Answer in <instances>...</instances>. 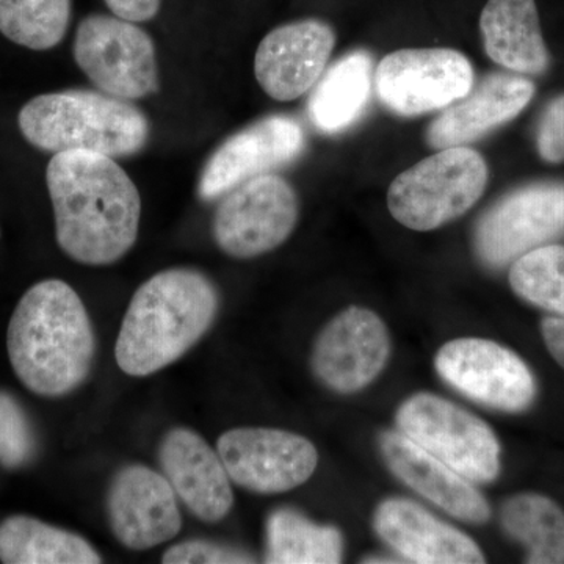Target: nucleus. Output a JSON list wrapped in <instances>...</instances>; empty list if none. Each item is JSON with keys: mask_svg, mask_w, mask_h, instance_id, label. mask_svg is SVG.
<instances>
[{"mask_svg": "<svg viewBox=\"0 0 564 564\" xmlns=\"http://www.w3.org/2000/svg\"><path fill=\"white\" fill-rule=\"evenodd\" d=\"M162 473L181 502L204 522H220L232 510L231 478L220 455L198 433L174 429L159 451Z\"/></svg>", "mask_w": 564, "mask_h": 564, "instance_id": "18", "label": "nucleus"}, {"mask_svg": "<svg viewBox=\"0 0 564 564\" xmlns=\"http://www.w3.org/2000/svg\"><path fill=\"white\" fill-rule=\"evenodd\" d=\"M334 46L336 32L328 22L306 18L282 24L259 44L256 79L274 101H295L321 80Z\"/></svg>", "mask_w": 564, "mask_h": 564, "instance_id": "16", "label": "nucleus"}, {"mask_svg": "<svg viewBox=\"0 0 564 564\" xmlns=\"http://www.w3.org/2000/svg\"><path fill=\"white\" fill-rule=\"evenodd\" d=\"M381 451L386 463L403 484L443 508L445 513L475 524L488 521L491 510L473 481L423 451L403 433H384Z\"/></svg>", "mask_w": 564, "mask_h": 564, "instance_id": "20", "label": "nucleus"}, {"mask_svg": "<svg viewBox=\"0 0 564 564\" xmlns=\"http://www.w3.org/2000/svg\"><path fill=\"white\" fill-rule=\"evenodd\" d=\"M534 96V84L521 74L492 73L430 124L432 150L466 147L514 120Z\"/></svg>", "mask_w": 564, "mask_h": 564, "instance_id": "17", "label": "nucleus"}, {"mask_svg": "<svg viewBox=\"0 0 564 564\" xmlns=\"http://www.w3.org/2000/svg\"><path fill=\"white\" fill-rule=\"evenodd\" d=\"M488 180V163L480 152L447 148L393 180L388 191L389 212L413 231H433L473 209Z\"/></svg>", "mask_w": 564, "mask_h": 564, "instance_id": "5", "label": "nucleus"}, {"mask_svg": "<svg viewBox=\"0 0 564 564\" xmlns=\"http://www.w3.org/2000/svg\"><path fill=\"white\" fill-rule=\"evenodd\" d=\"M564 236V182H536L508 193L475 228L478 259L502 269L525 252Z\"/></svg>", "mask_w": 564, "mask_h": 564, "instance_id": "10", "label": "nucleus"}, {"mask_svg": "<svg viewBox=\"0 0 564 564\" xmlns=\"http://www.w3.org/2000/svg\"><path fill=\"white\" fill-rule=\"evenodd\" d=\"M486 54L521 76H540L551 63L534 0H488L480 17Z\"/></svg>", "mask_w": 564, "mask_h": 564, "instance_id": "21", "label": "nucleus"}, {"mask_svg": "<svg viewBox=\"0 0 564 564\" xmlns=\"http://www.w3.org/2000/svg\"><path fill=\"white\" fill-rule=\"evenodd\" d=\"M0 562L6 564H98L101 555L79 534L11 516L0 524Z\"/></svg>", "mask_w": 564, "mask_h": 564, "instance_id": "23", "label": "nucleus"}, {"mask_svg": "<svg viewBox=\"0 0 564 564\" xmlns=\"http://www.w3.org/2000/svg\"><path fill=\"white\" fill-rule=\"evenodd\" d=\"M306 137L302 124L273 115L223 141L204 165L198 195L214 202L237 185L289 165L303 154Z\"/></svg>", "mask_w": 564, "mask_h": 564, "instance_id": "13", "label": "nucleus"}, {"mask_svg": "<svg viewBox=\"0 0 564 564\" xmlns=\"http://www.w3.org/2000/svg\"><path fill=\"white\" fill-rule=\"evenodd\" d=\"M217 454L234 484L251 492L292 491L313 477L318 454L306 437L272 429H236L223 433Z\"/></svg>", "mask_w": 564, "mask_h": 564, "instance_id": "12", "label": "nucleus"}, {"mask_svg": "<svg viewBox=\"0 0 564 564\" xmlns=\"http://www.w3.org/2000/svg\"><path fill=\"white\" fill-rule=\"evenodd\" d=\"M73 52L82 73L106 95L137 101L161 88L154 41L137 22L90 14L77 25Z\"/></svg>", "mask_w": 564, "mask_h": 564, "instance_id": "6", "label": "nucleus"}, {"mask_svg": "<svg viewBox=\"0 0 564 564\" xmlns=\"http://www.w3.org/2000/svg\"><path fill=\"white\" fill-rule=\"evenodd\" d=\"M400 433L475 484L496 480L500 444L481 419L458 404L417 393L397 413Z\"/></svg>", "mask_w": 564, "mask_h": 564, "instance_id": "7", "label": "nucleus"}, {"mask_svg": "<svg viewBox=\"0 0 564 564\" xmlns=\"http://www.w3.org/2000/svg\"><path fill=\"white\" fill-rule=\"evenodd\" d=\"M373 74L372 57L364 51L350 52L326 69L307 102L314 128L339 133L355 124L372 95Z\"/></svg>", "mask_w": 564, "mask_h": 564, "instance_id": "22", "label": "nucleus"}, {"mask_svg": "<svg viewBox=\"0 0 564 564\" xmlns=\"http://www.w3.org/2000/svg\"><path fill=\"white\" fill-rule=\"evenodd\" d=\"M35 430L21 403L11 393L0 391V464L20 469L35 458Z\"/></svg>", "mask_w": 564, "mask_h": 564, "instance_id": "28", "label": "nucleus"}, {"mask_svg": "<svg viewBox=\"0 0 564 564\" xmlns=\"http://www.w3.org/2000/svg\"><path fill=\"white\" fill-rule=\"evenodd\" d=\"M437 373L467 399L518 413L533 402L536 386L527 364L516 352L492 340L464 337L437 351Z\"/></svg>", "mask_w": 564, "mask_h": 564, "instance_id": "11", "label": "nucleus"}, {"mask_svg": "<svg viewBox=\"0 0 564 564\" xmlns=\"http://www.w3.org/2000/svg\"><path fill=\"white\" fill-rule=\"evenodd\" d=\"M299 215L295 188L276 174H262L221 196L212 220V236L231 258H258L291 237Z\"/></svg>", "mask_w": 564, "mask_h": 564, "instance_id": "8", "label": "nucleus"}, {"mask_svg": "<svg viewBox=\"0 0 564 564\" xmlns=\"http://www.w3.org/2000/svg\"><path fill=\"white\" fill-rule=\"evenodd\" d=\"M220 296L206 274L170 269L133 293L115 345L118 367L148 377L172 366L209 332Z\"/></svg>", "mask_w": 564, "mask_h": 564, "instance_id": "3", "label": "nucleus"}, {"mask_svg": "<svg viewBox=\"0 0 564 564\" xmlns=\"http://www.w3.org/2000/svg\"><path fill=\"white\" fill-rule=\"evenodd\" d=\"M46 184L58 247L73 261L104 267L120 261L139 239L141 199L129 174L109 155H52Z\"/></svg>", "mask_w": 564, "mask_h": 564, "instance_id": "1", "label": "nucleus"}, {"mask_svg": "<svg viewBox=\"0 0 564 564\" xmlns=\"http://www.w3.org/2000/svg\"><path fill=\"white\" fill-rule=\"evenodd\" d=\"M373 527L392 551L411 563H485L484 552L474 540L411 500H384L377 508Z\"/></svg>", "mask_w": 564, "mask_h": 564, "instance_id": "19", "label": "nucleus"}, {"mask_svg": "<svg viewBox=\"0 0 564 564\" xmlns=\"http://www.w3.org/2000/svg\"><path fill=\"white\" fill-rule=\"evenodd\" d=\"M536 148L544 162H564V95L545 107L538 124Z\"/></svg>", "mask_w": 564, "mask_h": 564, "instance_id": "30", "label": "nucleus"}, {"mask_svg": "<svg viewBox=\"0 0 564 564\" xmlns=\"http://www.w3.org/2000/svg\"><path fill=\"white\" fill-rule=\"evenodd\" d=\"M510 285L525 302L564 317L563 245H543L516 259Z\"/></svg>", "mask_w": 564, "mask_h": 564, "instance_id": "27", "label": "nucleus"}, {"mask_svg": "<svg viewBox=\"0 0 564 564\" xmlns=\"http://www.w3.org/2000/svg\"><path fill=\"white\" fill-rule=\"evenodd\" d=\"M7 351L29 391L63 397L91 372L96 336L77 292L61 280L41 281L22 295L11 315Z\"/></svg>", "mask_w": 564, "mask_h": 564, "instance_id": "2", "label": "nucleus"}, {"mask_svg": "<svg viewBox=\"0 0 564 564\" xmlns=\"http://www.w3.org/2000/svg\"><path fill=\"white\" fill-rule=\"evenodd\" d=\"M545 347L564 369V317H547L541 325Z\"/></svg>", "mask_w": 564, "mask_h": 564, "instance_id": "32", "label": "nucleus"}, {"mask_svg": "<svg viewBox=\"0 0 564 564\" xmlns=\"http://www.w3.org/2000/svg\"><path fill=\"white\" fill-rule=\"evenodd\" d=\"M111 532L124 547L147 551L182 529L177 496L165 475L141 464L122 467L107 494Z\"/></svg>", "mask_w": 564, "mask_h": 564, "instance_id": "15", "label": "nucleus"}, {"mask_svg": "<svg viewBox=\"0 0 564 564\" xmlns=\"http://www.w3.org/2000/svg\"><path fill=\"white\" fill-rule=\"evenodd\" d=\"M391 355L388 329L377 314L351 306L326 325L314 345L315 377L333 391L352 393L383 372Z\"/></svg>", "mask_w": 564, "mask_h": 564, "instance_id": "14", "label": "nucleus"}, {"mask_svg": "<svg viewBox=\"0 0 564 564\" xmlns=\"http://www.w3.org/2000/svg\"><path fill=\"white\" fill-rule=\"evenodd\" d=\"M165 564H231L254 563L250 555L242 551L214 543V541L192 540L173 545L162 556Z\"/></svg>", "mask_w": 564, "mask_h": 564, "instance_id": "29", "label": "nucleus"}, {"mask_svg": "<svg viewBox=\"0 0 564 564\" xmlns=\"http://www.w3.org/2000/svg\"><path fill=\"white\" fill-rule=\"evenodd\" d=\"M343 552L339 530L314 524L299 511H273L267 521V563L336 564Z\"/></svg>", "mask_w": 564, "mask_h": 564, "instance_id": "24", "label": "nucleus"}, {"mask_svg": "<svg viewBox=\"0 0 564 564\" xmlns=\"http://www.w3.org/2000/svg\"><path fill=\"white\" fill-rule=\"evenodd\" d=\"M502 525L529 549L527 563L564 564V513L540 494H519L502 508Z\"/></svg>", "mask_w": 564, "mask_h": 564, "instance_id": "25", "label": "nucleus"}, {"mask_svg": "<svg viewBox=\"0 0 564 564\" xmlns=\"http://www.w3.org/2000/svg\"><path fill=\"white\" fill-rule=\"evenodd\" d=\"M111 14L121 20L147 22L154 20L161 10L162 0H104Z\"/></svg>", "mask_w": 564, "mask_h": 564, "instance_id": "31", "label": "nucleus"}, {"mask_svg": "<svg viewBox=\"0 0 564 564\" xmlns=\"http://www.w3.org/2000/svg\"><path fill=\"white\" fill-rule=\"evenodd\" d=\"M474 84L469 58L445 47L392 52L378 63L373 74L381 104L408 118L444 110L473 90Z\"/></svg>", "mask_w": 564, "mask_h": 564, "instance_id": "9", "label": "nucleus"}, {"mask_svg": "<svg viewBox=\"0 0 564 564\" xmlns=\"http://www.w3.org/2000/svg\"><path fill=\"white\" fill-rule=\"evenodd\" d=\"M73 0H0V33L32 51H50L69 29Z\"/></svg>", "mask_w": 564, "mask_h": 564, "instance_id": "26", "label": "nucleus"}, {"mask_svg": "<svg viewBox=\"0 0 564 564\" xmlns=\"http://www.w3.org/2000/svg\"><path fill=\"white\" fill-rule=\"evenodd\" d=\"M21 133L46 152L90 151L131 158L147 148L151 122L131 101L91 90L46 93L25 104Z\"/></svg>", "mask_w": 564, "mask_h": 564, "instance_id": "4", "label": "nucleus"}]
</instances>
